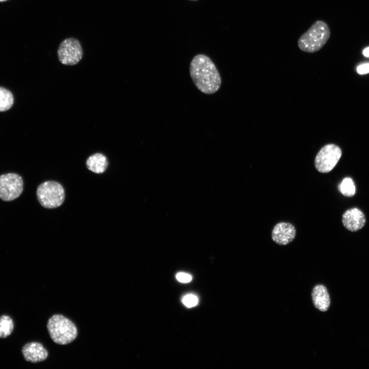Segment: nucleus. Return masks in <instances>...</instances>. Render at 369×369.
I'll list each match as a JSON object with an SVG mask.
<instances>
[{"label": "nucleus", "mask_w": 369, "mask_h": 369, "mask_svg": "<svg viewBox=\"0 0 369 369\" xmlns=\"http://www.w3.org/2000/svg\"><path fill=\"white\" fill-rule=\"evenodd\" d=\"M36 196L42 207L47 209H54L60 206L64 202L65 192L60 183L48 180L38 186Z\"/></svg>", "instance_id": "4"}, {"label": "nucleus", "mask_w": 369, "mask_h": 369, "mask_svg": "<svg viewBox=\"0 0 369 369\" xmlns=\"http://www.w3.org/2000/svg\"><path fill=\"white\" fill-rule=\"evenodd\" d=\"M357 71L359 74H364L369 73V63L359 65L357 68Z\"/></svg>", "instance_id": "18"}, {"label": "nucleus", "mask_w": 369, "mask_h": 369, "mask_svg": "<svg viewBox=\"0 0 369 369\" xmlns=\"http://www.w3.org/2000/svg\"><path fill=\"white\" fill-rule=\"evenodd\" d=\"M86 165L90 171L97 174H101L106 171L109 162L107 157L100 153L93 154L88 157Z\"/></svg>", "instance_id": "12"}, {"label": "nucleus", "mask_w": 369, "mask_h": 369, "mask_svg": "<svg viewBox=\"0 0 369 369\" xmlns=\"http://www.w3.org/2000/svg\"><path fill=\"white\" fill-rule=\"evenodd\" d=\"M14 329L12 318L8 315L0 317V338H4L11 335Z\"/></svg>", "instance_id": "13"}, {"label": "nucleus", "mask_w": 369, "mask_h": 369, "mask_svg": "<svg viewBox=\"0 0 369 369\" xmlns=\"http://www.w3.org/2000/svg\"><path fill=\"white\" fill-rule=\"evenodd\" d=\"M341 156L340 148L332 144L323 147L317 153L315 166L321 173L330 172L336 165Z\"/></svg>", "instance_id": "7"}, {"label": "nucleus", "mask_w": 369, "mask_h": 369, "mask_svg": "<svg viewBox=\"0 0 369 369\" xmlns=\"http://www.w3.org/2000/svg\"><path fill=\"white\" fill-rule=\"evenodd\" d=\"M190 73L195 86L206 94L215 93L221 86V77L215 64L204 54H198L193 58Z\"/></svg>", "instance_id": "1"}, {"label": "nucleus", "mask_w": 369, "mask_h": 369, "mask_svg": "<svg viewBox=\"0 0 369 369\" xmlns=\"http://www.w3.org/2000/svg\"><path fill=\"white\" fill-rule=\"evenodd\" d=\"M363 55L366 57H369V47L365 48L363 51Z\"/></svg>", "instance_id": "19"}, {"label": "nucleus", "mask_w": 369, "mask_h": 369, "mask_svg": "<svg viewBox=\"0 0 369 369\" xmlns=\"http://www.w3.org/2000/svg\"><path fill=\"white\" fill-rule=\"evenodd\" d=\"M190 1H196L197 0H190Z\"/></svg>", "instance_id": "21"}, {"label": "nucleus", "mask_w": 369, "mask_h": 369, "mask_svg": "<svg viewBox=\"0 0 369 369\" xmlns=\"http://www.w3.org/2000/svg\"><path fill=\"white\" fill-rule=\"evenodd\" d=\"M182 302L188 308H191L197 305L198 298L195 295L189 294L183 298Z\"/></svg>", "instance_id": "16"}, {"label": "nucleus", "mask_w": 369, "mask_h": 369, "mask_svg": "<svg viewBox=\"0 0 369 369\" xmlns=\"http://www.w3.org/2000/svg\"><path fill=\"white\" fill-rule=\"evenodd\" d=\"M7 1V0H0V2H4V1Z\"/></svg>", "instance_id": "20"}, {"label": "nucleus", "mask_w": 369, "mask_h": 369, "mask_svg": "<svg viewBox=\"0 0 369 369\" xmlns=\"http://www.w3.org/2000/svg\"><path fill=\"white\" fill-rule=\"evenodd\" d=\"M296 236L294 226L289 222H281L274 227L272 232L273 240L279 245H286L292 242Z\"/></svg>", "instance_id": "8"}, {"label": "nucleus", "mask_w": 369, "mask_h": 369, "mask_svg": "<svg viewBox=\"0 0 369 369\" xmlns=\"http://www.w3.org/2000/svg\"><path fill=\"white\" fill-rule=\"evenodd\" d=\"M330 34L327 24L322 20H317L299 37L298 46L302 51L316 52L326 44Z\"/></svg>", "instance_id": "2"}, {"label": "nucleus", "mask_w": 369, "mask_h": 369, "mask_svg": "<svg viewBox=\"0 0 369 369\" xmlns=\"http://www.w3.org/2000/svg\"><path fill=\"white\" fill-rule=\"evenodd\" d=\"M25 359L32 363H37L45 360L48 356V352L42 344L38 342H32L26 344L22 349Z\"/></svg>", "instance_id": "10"}, {"label": "nucleus", "mask_w": 369, "mask_h": 369, "mask_svg": "<svg viewBox=\"0 0 369 369\" xmlns=\"http://www.w3.org/2000/svg\"><path fill=\"white\" fill-rule=\"evenodd\" d=\"M57 55L59 62L66 66H73L82 59L83 50L80 42L74 37H68L59 44Z\"/></svg>", "instance_id": "5"}, {"label": "nucleus", "mask_w": 369, "mask_h": 369, "mask_svg": "<svg viewBox=\"0 0 369 369\" xmlns=\"http://www.w3.org/2000/svg\"><path fill=\"white\" fill-rule=\"evenodd\" d=\"M22 177L16 173H9L0 175V199L5 201L18 198L23 191Z\"/></svg>", "instance_id": "6"}, {"label": "nucleus", "mask_w": 369, "mask_h": 369, "mask_svg": "<svg viewBox=\"0 0 369 369\" xmlns=\"http://www.w3.org/2000/svg\"><path fill=\"white\" fill-rule=\"evenodd\" d=\"M12 94L5 88L0 87V111L9 110L13 105Z\"/></svg>", "instance_id": "14"}, {"label": "nucleus", "mask_w": 369, "mask_h": 369, "mask_svg": "<svg viewBox=\"0 0 369 369\" xmlns=\"http://www.w3.org/2000/svg\"><path fill=\"white\" fill-rule=\"evenodd\" d=\"M47 326L51 338L58 344H69L77 336V329L75 324L61 315H54L50 317Z\"/></svg>", "instance_id": "3"}, {"label": "nucleus", "mask_w": 369, "mask_h": 369, "mask_svg": "<svg viewBox=\"0 0 369 369\" xmlns=\"http://www.w3.org/2000/svg\"><path fill=\"white\" fill-rule=\"evenodd\" d=\"M340 192L345 196L352 197L356 192V187L352 178H344L338 187Z\"/></svg>", "instance_id": "15"}, {"label": "nucleus", "mask_w": 369, "mask_h": 369, "mask_svg": "<svg viewBox=\"0 0 369 369\" xmlns=\"http://www.w3.org/2000/svg\"><path fill=\"white\" fill-rule=\"evenodd\" d=\"M176 277L179 282L182 283H187L192 280V276L190 274L183 272L177 274Z\"/></svg>", "instance_id": "17"}, {"label": "nucleus", "mask_w": 369, "mask_h": 369, "mask_svg": "<svg viewBox=\"0 0 369 369\" xmlns=\"http://www.w3.org/2000/svg\"><path fill=\"white\" fill-rule=\"evenodd\" d=\"M342 223L348 231L356 232L362 229L365 223L364 213L357 208L346 210L342 215Z\"/></svg>", "instance_id": "9"}, {"label": "nucleus", "mask_w": 369, "mask_h": 369, "mask_svg": "<svg viewBox=\"0 0 369 369\" xmlns=\"http://www.w3.org/2000/svg\"><path fill=\"white\" fill-rule=\"evenodd\" d=\"M312 299L315 307L322 312L327 311L330 305V298L326 288L322 284L313 289Z\"/></svg>", "instance_id": "11"}]
</instances>
